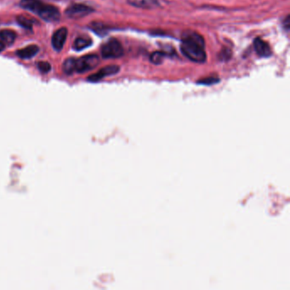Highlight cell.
Masks as SVG:
<instances>
[{
    "instance_id": "1",
    "label": "cell",
    "mask_w": 290,
    "mask_h": 290,
    "mask_svg": "<svg viewBox=\"0 0 290 290\" xmlns=\"http://www.w3.org/2000/svg\"><path fill=\"white\" fill-rule=\"evenodd\" d=\"M181 50L192 62L203 63L206 61L204 40L202 36L196 32L191 31L185 32L182 35Z\"/></svg>"
},
{
    "instance_id": "2",
    "label": "cell",
    "mask_w": 290,
    "mask_h": 290,
    "mask_svg": "<svg viewBox=\"0 0 290 290\" xmlns=\"http://www.w3.org/2000/svg\"><path fill=\"white\" fill-rule=\"evenodd\" d=\"M20 6L22 9L35 13L47 22L59 21L61 17L60 11L56 6L44 3L41 0H21Z\"/></svg>"
},
{
    "instance_id": "3",
    "label": "cell",
    "mask_w": 290,
    "mask_h": 290,
    "mask_svg": "<svg viewBox=\"0 0 290 290\" xmlns=\"http://www.w3.org/2000/svg\"><path fill=\"white\" fill-rule=\"evenodd\" d=\"M123 55L122 44L115 38H111L101 47V56L105 59L119 58Z\"/></svg>"
},
{
    "instance_id": "4",
    "label": "cell",
    "mask_w": 290,
    "mask_h": 290,
    "mask_svg": "<svg viewBox=\"0 0 290 290\" xmlns=\"http://www.w3.org/2000/svg\"><path fill=\"white\" fill-rule=\"evenodd\" d=\"M99 64V57L96 55H87L75 60V72L85 74L97 68Z\"/></svg>"
},
{
    "instance_id": "5",
    "label": "cell",
    "mask_w": 290,
    "mask_h": 290,
    "mask_svg": "<svg viewBox=\"0 0 290 290\" xmlns=\"http://www.w3.org/2000/svg\"><path fill=\"white\" fill-rule=\"evenodd\" d=\"M94 11V9H91V7L82 4V3H74L69 6L65 10V14L68 17L72 19H79V18L85 17L91 12Z\"/></svg>"
},
{
    "instance_id": "6",
    "label": "cell",
    "mask_w": 290,
    "mask_h": 290,
    "mask_svg": "<svg viewBox=\"0 0 290 290\" xmlns=\"http://www.w3.org/2000/svg\"><path fill=\"white\" fill-rule=\"evenodd\" d=\"M119 72V68L115 65L107 66L105 68H101L97 74H92L89 77L88 80L91 82L97 83L100 81L101 79H104L105 77L111 76L114 74H117Z\"/></svg>"
},
{
    "instance_id": "7",
    "label": "cell",
    "mask_w": 290,
    "mask_h": 290,
    "mask_svg": "<svg viewBox=\"0 0 290 290\" xmlns=\"http://www.w3.org/2000/svg\"><path fill=\"white\" fill-rule=\"evenodd\" d=\"M68 37V29L67 27H61L57 30L52 36V46L56 51H61L64 46L65 42Z\"/></svg>"
},
{
    "instance_id": "8",
    "label": "cell",
    "mask_w": 290,
    "mask_h": 290,
    "mask_svg": "<svg viewBox=\"0 0 290 290\" xmlns=\"http://www.w3.org/2000/svg\"><path fill=\"white\" fill-rule=\"evenodd\" d=\"M254 47L255 51L259 56L262 57H269L272 55V50L270 48L269 44L267 42L264 41L261 38H255L254 41Z\"/></svg>"
},
{
    "instance_id": "9",
    "label": "cell",
    "mask_w": 290,
    "mask_h": 290,
    "mask_svg": "<svg viewBox=\"0 0 290 290\" xmlns=\"http://www.w3.org/2000/svg\"><path fill=\"white\" fill-rule=\"evenodd\" d=\"M127 2L141 9H154L159 6L158 0H127Z\"/></svg>"
},
{
    "instance_id": "10",
    "label": "cell",
    "mask_w": 290,
    "mask_h": 290,
    "mask_svg": "<svg viewBox=\"0 0 290 290\" xmlns=\"http://www.w3.org/2000/svg\"><path fill=\"white\" fill-rule=\"evenodd\" d=\"M39 51V48L37 45H28L26 47L18 50L16 51V56L19 58L21 59H30L32 58L33 56H35Z\"/></svg>"
},
{
    "instance_id": "11",
    "label": "cell",
    "mask_w": 290,
    "mask_h": 290,
    "mask_svg": "<svg viewBox=\"0 0 290 290\" xmlns=\"http://www.w3.org/2000/svg\"><path fill=\"white\" fill-rule=\"evenodd\" d=\"M16 34L12 30H2L0 31V42L4 45H11L15 42Z\"/></svg>"
},
{
    "instance_id": "12",
    "label": "cell",
    "mask_w": 290,
    "mask_h": 290,
    "mask_svg": "<svg viewBox=\"0 0 290 290\" xmlns=\"http://www.w3.org/2000/svg\"><path fill=\"white\" fill-rule=\"evenodd\" d=\"M91 45V40L90 38H85V37H79V38H76V40L74 41V45H73V48L74 50H82L85 48L89 47Z\"/></svg>"
},
{
    "instance_id": "13",
    "label": "cell",
    "mask_w": 290,
    "mask_h": 290,
    "mask_svg": "<svg viewBox=\"0 0 290 290\" xmlns=\"http://www.w3.org/2000/svg\"><path fill=\"white\" fill-rule=\"evenodd\" d=\"M75 60L76 58H68L65 61L62 66L65 74L70 75L75 73Z\"/></svg>"
},
{
    "instance_id": "14",
    "label": "cell",
    "mask_w": 290,
    "mask_h": 290,
    "mask_svg": "<svg viewBox=\"0 0 290 290\" xmlns=\"http://www.w3.org/2000/svg\"><path fill=\"white\" fill-rule=\"evenodd\" d=\"M16 21L20 26L24 27L25 29H32V21L28 18L24 16V15H18L16 17Z\"/></svg>"
},
{
    "instance_id": "15",
    "label": "cell",
    "mask_w": 290,
    "mask_h": 290,
    "mask_svg": "<svg viewBox=\"0 0 290 290\" xmlns=\"http://www.w3.org/2000/svg\"><path fill=\"white\" fill-rule=\"evenodd\" d=\"M167 56L165 53L161 52V51H157V52H154L152 54L151 56V61L153 62L154 64H160L163 60H164V57Z\"/></svg>"
},
{
    "instance_id": "16",
    "label": "cell",
    "mask_w": 290,
    "mask_h": 290,
    "mask_svg": "<svg viewBox=\"0 0 290 290\" xmlns=\"http://www.w3.org/2000/svg\"><path fill=\"white\" fill-rule=\"evenodd\" d=\"M38 68L43 74H47L51 69V65L47 62H39L38 63Z\"/></svg>"
},
{
    "instance_id": "17",
    "label": "cell",
    "mask_w": 290,
    "mask_h": 290,
    "mask_svg": "<svg viewBox=\"0 0 290 290\" xmlns=\"http://www.w3.org/2000/svg\"><path fill=\"white\" fill-rule=\"evenodd\" d=\"M4 48H5V45L0 42V52L3 51V50H4Z\"/></svg>"
}]
</instances>
